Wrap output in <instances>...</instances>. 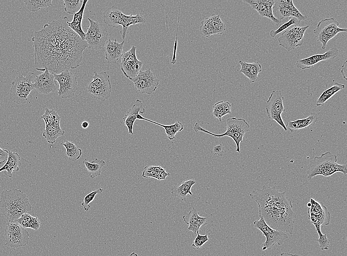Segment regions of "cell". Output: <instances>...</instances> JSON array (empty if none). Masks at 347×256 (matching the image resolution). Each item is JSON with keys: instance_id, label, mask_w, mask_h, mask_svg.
<instances>
[{"instance_id": "e575fe53", "label": "cell", "mask_w": 347, "mask_h": 256, "mask_svg": "<svg viewBox=\"0 0 347 256\" xmlns=\"http://www.w3.org/2000/svg\"><path fill=\"white\" fill-rule=\"evenodd\" d=\"M82 163L85 165L89 175L92 179L96 178L101 175V169L105 164L104 160H99L98 158L95 159L92 162H89L87 159H85L82 161Z\"/></svg>"}, {"instance_id": "7c38bea8", "label": "cell", "mask_w": 347, "mask_h": 256, "mask_svg": "<svg viewBox=\"0 0 347 256\" xmlns=\"http://www.w3.org/2000/svg\"><path fill=\"white\" fill-rule=\"evenodd\" d=\"M5 245L13 248L24 247L29 243V234L17 222H9L4 230Z\"/></svg>"}, {"instance_id": "484cf974", "label": "cell", "mask_w": 347, "mask_h": 256, "mask_svg": "<svg viewBox=\"0 0 347 256\" xmlns=\"http://www.w3.org/2000/svg\"><path fill=\"white\" fill-rule=\"evenodd\" d=\"M123 14L119 8L112 5L104 12L103 21L108 26L118 28Z\"/></svg>"}, {"instance_id": "ee69618b", "label": "cell", "mask_w": 347, "mask_h": 256, "mask_svg": "<svg viewBox=\"0 0 347 256\" xmlns=\"http://www.w3.org/2000/svg\"><path fill=\"white\" fill-rule=\"evenodd\" d=\"M103 192V189L100 188L87 194L84 197L83 201L81 203V206L83 207V209L86 211H88L90 208V203L93 201L97 194L102 193Z\"/></svg>"}, {"instance_id": "836d02e7", "label": "cell", "mask_w": 347, "mask_h": 256, "mask_svg": "<svg viewBox=\"0 0 347 256\" xmlns=\"http://www.w3.org/2000/svg\"><path fill=\"white\" fill-rule=\"evenodd\" d=\"M170 174L160 166H146L144 168L142 176L144 178H154L159 180H165Z\"/></svg>"}, {"instance_id": "cb8c5ba5", "label": "cell", "mask_w": 347, "mask_h": 256, "mask_svg": "<svg viewBox=\"0 0 347 256\" xmlns=\"http://www.w3.org/2000/svg\"><path fill=\"white\" fill-rule=\"evenodd\" d=\"M182 219L185 224H188L187 231H192L197 233L202 226L207 224V218L199 216V212L195 208L190 210L187 215L183 216Z\"/></svg>"}, {"instance_id": "603a6c76", "label": "cell", "mask_w": 347, "mask_h": 256, "mask_svg": "<svg viewBox=\"0 0 347 256\" xmlns=\"http://www.w3.org/2000/svg\"><path fill=\"white\" fill-rule=\"evenodd\" d=\"M124 41L120 43L116 39H108L104 47L105 58L109 64H115L122 55Z\"/></svg>"}, {"instance_id": "db71d44e", "label": "cell", "mask_w": 347, "mask_h": 256, "mask_svg": "<svg viewBox=\"0 0 347 256\" xmlns=\"http://www.w3.org/2000/svg\"><path fill=\"white\" fill-rule=\"evenodd\" d=\"M128 256H138V255L135 252H132Z\"/></svg>"}, {"instance_id": "b9f144b4", "label": "cell", "mask_w": 347, "mask_h": 256, "mask_svg": "<svg viewBox=\"0 0 347 256\" xmlns=\"http://www.w3.org/2000/svg\"><path fill=\"white\" fill-rule=\"evenodd\" d=\"M83 1V0H64L63 3L65 6L64 10L69 14L73 15L80 10L82 5Z\"/></svg>"}, {"instance_id": "7dc6e473", "label": "cell", "mask_w": 347, "mask_h": 256, "mask_svg": "<svg viewBox=\"0 0 347 256\" xmlns=\"http://www.w3.org/2000/svg\"><path fill=\"white\" fill-rule=\"evenodd\" d=\"M213 152L215 155L222 156L224 153V147L222 145L220 144L215 146L213 148Z\"/></svg>"}, {"instance_id": "f35d334b", "label": "cell", "mask_w": 347, "mask_h": 256, "mask_svg": "<svg viewBox=\"0 0 347 256\" xmlns=\"http://www.w3.org/2000/svg\"><path fill=\"white\" fill-rule=\"evenodd\" d=\"M23 227L31 228L37 230L40 227V221L37 217H34L28 213H25L16 220Z\"/></svg>"}, {"instance_id": "ffe728a7", "label": "cell", "mask_w": 347, "mask_h": 256, "mask_svg": "<svg viewBox=\"0 0 347 256\" xmlns=\"http://www.w3.org/2000/svg\"><path fill=\"white\" fill-rule=\"evenodd\" d=\"M226 30V25L219 15L207 17L201 21L199 28L201 34L206 37L214 34H222Z\"/></svg>"}, {"instance_id": "f907efd6", "label": "cell", "mask_w": 347, "mask_h": 256, "mask_svg": "<svg viewBox=\"0 0 347 256\" xmlns=\"http://www.w3.org/2000/svg\"><path fill=\"white\" fill-rule=\"evenodd\" d=\"M341 73L342 74V76L343 78L345 79H347V61H345V62L343 63V64L342 66V69H341Z\"/></svg>"}, {"instance_id": "5bb4252c", "label": "cell", "mask_w": 347, "mask_h": 256, "mask_svg": "<svg viewBox=\"0 0 347 256\" xmlns=\"http://www.w3.org/2000/svg\"><path fill=\"white\" fill-rule=\"evenodd\" d=\"M283 96L280 90L272 91L266 103V112L270 120L275 121L285 131L287 130L281 114L285 111Z\"/></svg>"}, {"instance_id": "3957f363", "label": "cell", "mask_w": 347, "mask_h": 256, "mask_svg": "<svg viewBox=\"0 0 347 256\" xmlns=\"http://www.w3.org/2000/svg\"><path fill=\"white\" fill-rule=\"evenodd\" d=\"M0 209L9 222H13L30 211L32 205L25 193L20 190L14 188L1 192Z\"/></svg>"}, {"instance_id": "ba28073f", "label": "cell", "mask_w": 347, "mask_h": 256, "mask_svg": "<svg viewBox=\"0 0 347 256\" xmlns=\"http://www.w3.org/2000/svg\"><path fill=\"white\" fill-rule=\"evenodd\" d=\"M91 78L93 81L88 85V92L95 99L102 101L107 99L110 96L112 91L109 76L106 71H94V75Z\"/></svg>"}, {"instance_id": "bcb514c9", "label": "cell", "mask_w": 347, "mask_h": 256, "mask_svg": "<svg viewBox=\"0 0 347 256\" xmlns=\"http://www.w3.org/2000/svg\"><path fill=\"white\" fill-rule=\"evenodd\" d=\"M82 155V150L76 147L75 148L67 150L65 156L67 157L69 160L74 162L78 160Z\"/></svg>"}, {"instance_id": "e0dca14e", "label": "cell", "mask_w": 347, "mask_h": 256, "mask_svg": "<svg viewBox=\"0 0 347 256\" xmlns=\"http://www.w3.org/2000/svg\"><path fill=\"white\" fill-rule=\"evenodd\" d=\"M136 51V47L133 46L121 56L120 68L124 76L129 79L135 77L143 65L142 62L137 59Z\"/></svg>"}, {"instance_id": "ac0fdd59", "label": "cell", "mask_w": 347, "mask_h": 256, "mask_svg": "<svg viewBox=\"0 0 347 256\" xmlns=\"http://www.w3.org/2000/svg\"><path fill=\"white\" fill-rule=\"evenodd\" d=\"M273 13L275 17L281 21L289 17H294L300 22L307 18L306 15H303L294 6L291 0H275Z\"/></svg>"}, {"instance_id": "d4e9b609", "label": "cell", "mask_w": 347, "mask_h": 256, "mask_svg": "<svg viewBox=\"0 0 347 256\" xmlns=\"http://www.w3.org/2000/svg\"><path fill=\"white\" fill-rule=\"evenodd\" d=\"M144 113L145 109L143 107L142 101L137 99L135 104L127 111L123 119V122L127 128L129 134H133V126L135 121L137 119V116L139 113L144 114Z\"/></svg>"}, {"instance_id": "7a4b0ae2", "label": "cell", "mask_w": 347, "mask_h": 256, "mask_svg": "<svg viewBox=\"0 0 347 256\" xmlns=\"http://www.w3.org/2000/svg\"><path fill=\"white\" fill-rule=\"evenodd\" d=\"M249 196L258 205L259 217L270 227L292 234L296 214L285 192L263 185L261 189H254Z\"/></svg>"}, {"instance_id": "d590c367", "label": "cell", "mask_w": 347, "mask_h": 256, "mask_svg": "<svg viewBox=\"0 0 347 256\" xmlns=\"http://www.w3.org/2000/svg\"><path fill=\"white\" fill-rule=\"evenodd\" d=\"M344 84L335 82L333 86L324 90L319 96L316 102L317 106H323L325 102L340 90L344 89Z\"/></svg>"}, {"instance_id": "f546056e", "label": "cell", "mask_w": 347, "mask_h": 256, "mask_svg": "<svg viewBox=\"0 0 347 256\" xmlns=\"http://www.w3.org/2000/svg\"><path fill=\"white\" fill-rule=\"evenodd\" d=\"M22 164L20 161V157L17 153L8 151V158L3 166L0 168V172L2 171L7 172V176L11 178L12 173L18 171L20 166Z\"/></svg>"}, {"instance_id": "8992f818", "label": "cell", "mask_w": 347, "mask_h": 256, "mask_svg": "<svg viewBox=\"0 0 347 256\" xmlns=\"http://www.w3.org/2000/svg\"><path fill=\"white\" fill-rule=\"evenodd\" d=\"M195 132L201 131L214 137L228 136L233 139L236 145V151L240 153V143L243 142V137L249 131V125L243 118H229L226 120V130L222 134H214L202 128L198 123L193 127Z\"/></svg>"}, {"instance_id": "9c48e42d", "label": "cell", "mask_w": 347, "mask_h": 256, "mask_svg": "<svg viewBox=\"0 0 347 256\" xmlns=\"http://www.w3.org/2000/svg\"><path fill=\"white\" fill-rule=\"evenodd\" d=\"M339 23L334 18L322 19L317 24L313 32L316 36L318 42L321 43V48H326L328 42L338 33L347 32L346 28L339 27Z\"/></svg>"}, {"instance_id": "ab89813d", "label": "cell", "mask_w": 347, "mask_h": 256, "mask_svg": "<svg viewBox=\"0 0 347 256\" xmlns=\"http://www.w3.org/2000/svg\"><path fill=\"white\" fill-rule=\"evenodd\" d=\"M27 8L32 12H36L41 8L52 6V0H24Z\"/></svg>"}, {"instance_id": "2e32d148", "label": "cell", "mask_w": 347, "mask_h": 256, "mask_svg": "<svg viewBox=\"0 0 347 256\" xmlns=\"http://www.w3.org/2000/svg\"><path fill=\"white\" fill-rule=\"evenodd\" d=\"M55 80L59 87L58 94L62 98H70L74 95L77 90V81L76 75L69 70L59 74H54Z\"/></svg>"}, {"instance_id": "9a60e30c", "label": "cell", "mask_w": 347, "mask_h": 256, "mask_svg": "<svg viewBox=\"0 0 347 256\" xmlns=\"http://www.w3.org/2000/svg\"><path fill=\"white\" fill-rule=\"evenodd\" d=\"M135 86L136 90L142 94H152L157 88L159 79L150 68L140 70L134 78L129 79Z\"/></svg>"}, {"instance_id": "52a82bcc", "label": "cell", "mask_w": 347, "mask_h": 256, "mask_svg": "<svg viewBox=\"0 0 347 256\" xmlns=\"http://www.w3.org/2000/svg\"><path fill=\"white\" fill-rule=\"evenodd\" d=\"M33 80L32 74L25 77L22 75L18 76L12 82L9 95L10 99L18 104L26 103L30 93L35 90Z\"/></svg>"}, {"instance_id": "6da1fadb", "label": "cell", "mask_w": 347, "mask_h": 256, "mask_svg": "<svg viewBox=\"0 0 347 256\" xmlns=\"http://www.w3.org/2000/svg\"><path fill=\"white\" fill-rule=\"evenodd\" d=\"M68 20H54L35 32L32 39L36 70L54 74L79 66L88 44L68 26Z\"/></svg>"}, {"instance_id": "74e56055", "label": "cell", "mask_w": 347, "mask_h": 256, "mask_svg": "<svg viewBox=\"0 0 347 256\" xmlns=\"http://www.w3.org/2000/svg\"><path fill=\"white\" fill-rule=\"evenodd\" d=\"M231 105L228 101H218L213 105L212 114L220 122L224 116L231 113Z\"/></svg>"}, {"instance_id": "30bf717a", "label": "cell", "mask_w": 347, "mask_h": 256, "mask_svg": "<svg viewBox=\"0 0 347 256\" xmlns=\"http://www.w3.org/2000/svg\"><path fill=\"white\" fill-rule=\"evenodd\" d=\"M90 26L85 33V40L88 47L92 50H101L103 48L108 37V31L102 23L88 18Z\"/></svg>"}, {"instance_id": "1f68e13d", "label": "cell", "mask_w": 347, "mask_h": 256, "mask_svg": "<svg viewBox=\"0 0 347 256\" xmlns=\"http://www.w3.org/2000/svg\"><path fill=\"white\" fill-rule=\"evenodd\" d=\"M137 119L142 120L148 121L151 123L159 126L164 128L167 137L170 140H173L175 138V134L179 131H181L183 129V126L182 123L179 121L175 122L174 124L170 125H165L159 124L157 122L153 121L149 119L143 117L141 115L139 114L137 116Z\"/></svg>"}, {"instance_id": "4dcf8cb0", "label": "cell", "mask_w": 347, "mask_h": 256, "mask_svg": "<svg viewBox=\"0 0 347 256\" xmlns=\"http://www.w3.org/2000/svg\"><path fill=\"white\" fill-rule=\"evenodd\" d=\"M196 182L195 180L190 179L183 181L179 186H174L171 191L172 195L173 197L179 198L182 201H186V196L188 194L192 195L190 190Z\"/></svg>"}, {"instance_id": "7bdbcfd3", "label": "cell", "mask_w": 347, "mask_h": 256, "mask_svg": "<svg viewBox=\"0 0 347 256\" xmlns=\"http://www.w3.org/2000/svg\"><path fill=\"white\" fill-rule=\"evenodd\" d=\"M299 23L300 22L296 18L291 17L289 18V20L287 22L284 23L282 25H281L277 30L275 31L273 30H271L269 34L271 37H274L278 34L280 32L283 31H285L289 27H291L292 25L298 26Z\"/></svg>"}, {"instance_id": "8d00e7d4", "label": "cell", "mask_w": 347, "mask_h": 256, "mask_svg": "<svg viewBox=\"0 0 347 256\" xmlns=\"http://www.w3.org/2000/svg\"><path fill=\"white\" fill-rule=\"evenodd\" d=\"M64 133L65 131L61 128L60 126L49 125H46L42 135L48 143L53 144L59 137Z\"/></svg>"}, {"instance_id": "4fadbf2b", "label": "cell", "mask_w": 347, "mask_h": 256, "mask_svg": "<svg viewBox=\"0 0 347 256\" xmlns=\"http://www.w3.org/2000/svg\"><path fill=\"white\" fill-rule=\"evenodd\" d=\"M309 27V25L304 27L294 25L289 27L278 37L279 45L287 51L302 45L304 42L305 32Z\"/></svg>"}, {"instance_id": "60d3db41", "label": "cell", "mask_w": 347, "mask_h": 256, "mask_svg": "<svg viewBox=\"0 0 347 256\" xmlns=\"http://www.w3.org/2000/svg\"><path fill=\"white\" fill-rule=\"evenodd\" d=\"M41 118L44 120L45 126L51 125L60 126V117L54 109L49 110L48 108H46L45 112L41 116Z\"/></svg>"}, {"instance_id": "44dd1931", "label": "cell", "mask_w": 347, "mask_h": 256, "mask_svg": "<svg viewBox=\"0 0 347 256\" xmlns=\"http://www.w3.org/2000/svg\"><path fill=\"white\" fill-rule=\"evenodd\" d=\"M339 54L336 47H332L322 54L311 56L307 58L299 59L296 61V65L302 70L310 68L318 62L335 58Z\"/></svg>"}, {"instance_id": "816d5d0a", "label": "cell", "mask_w": 347, "mask_h": 256, "mask_svg": "<svg viewBox=\"0 0 347 256\" xmlns=\"http://www.w3.org/2000/svg\"><path fill=\"white\" fill-rule=\"evenodd\" d=\"M279 256H301L297 254H290L289 253H282L280 254Z\"/></svg>"}, {"instance_id": "c3c4849f", "label": "cell", "mask_w": 347, "mask_h": 256, "mask_svg": "<svg viewBox=\"0 0 347 256\" xmlns=\"http://www.w3.org/2000/svg\"><path fill=\"white\" fill-rule=\"evenodd\" d=\"M8 151L0 148V164L6 161L8 158Z\"/></svg>"}, {"instance_id": "f5cc1de1", "label": "cell", "mask_w": 347, "mask_h": 256, "mask_svg": "<svg viewBox=\"0 0 347 256\" xmlns=\"http://www.w3.org/2000/svg\"><path fill=\"white\" fill-rule=\"evenodd\" d=\"M89 124L87 121H83L81 124V127L83 129H86L89 127Z\"/></svg>"}, {"instance_id": "4316f807", "label": "cell", "mask_w": 347, "mask_h": 256, "mask_svg": "<svg viewBox=\"0 0 347 256\" xmlns=\"http://www.w3.org/2000/svg\"><path fill=\"white\" fill-rule=\"evenodd\" d=\"M241 65L240 72L254 83L258 79V74L262 71L261 65L258 62L248 63L240 61Z\"/></svg>"}, {"instance_id": "681fc988", "label": "cell", "mask_w": 347, "mask_h": 256, "mask_svg": "<svg viewBox=\"0 0 347 256\" xmlns=\"http://www.w3.org/2000/svg\"><path fill=\"white\" fill-rule=\"evenodd\" d=\"M67 150H69L75 148L77 146L72 142L69 141L67 140L64 141L61 143Z\"/></svg>"}, {"instance_id": "5b68a950", "label": "cell", "mask_w": 347, "mask_h": 256, "mask_svg": "<svg viewBox=\"0 0 347 256\" xmlns=\"http://www.w3.org/2000/svg\"><path fill=\"white\" fill-rule=\"evenodd\" d=\"M308 207V219L312 224L318 235V239L316 240L321 250H327L329 249V239L327 237V234H323L321 231V226L323 225H327L331 220V215L327 207L321 202H318L311 198L310 201L307 203Z\"/></svg>"}, {"instance_id": "8fae6325", "label": "cell", "mask_w": 347, "mask_h": 256, "mask_svg": "<svg viewBox=\"0 0 347 256\" xmlns=\"http://www.w3.org/2000/svg\"><path fill=\"white\" fill-rule=\"evenodd\" d=\"M259 218L253 222V225L261 231L266 238L262 245V251L271 249L275 244L281 245L288 239V235L284 232L272 228L262 217Z\"/></svg>"}, {"instance_id": "7402d4cb", "label": "cell", "mask_w": 347, "mask_h": 256, "mask_svg": "<svg viewBox=\"0 0 347 256\" xmlns=\"http://www.w3.org/2000/svg\"><path fill=\"white\" fill-rule=\"evenodd\" d=\"M243 1L249 4L252 8L256 10L261 16L270 19L277 26L281 23L282 21L275 17L273 13L275 0H244Z\"/></svg>"}, {"instance_id": "f1b7e54d", "label": "cell", "mask_w": 347, "mask_h": 256, "mask_svg": "<svg viewBox=\"0 0 347 256\" xmlns=\"http://www.w3.org/2000/svg\"><path fill=\"white\" fill-rule=\"evenodd\" d=\"M87 2L88 0H83L80 10L73 14L72 21L70 22L68 21L67 23L68 26L77 33L83 40H85V33L82 30L81 23L84 11Z\"/></svg>"}, {"instance_id": "277c9868", "label": "cell", "mask_w": 347, "mask_h": 256, "mask_svg": "<svg viewBox=\"0 0 347 256\" xmlns=\"http://www.w3.org/2000/svg\"><path fill=\"white\" fill-rule=\"evenodd\" d=\"M338 172L346 176L347 165L338 164L337 156L327 151L310 160L307 168V177L311 179L317 175L329 177Z\"/></svg>"}, {"instance_id": "d6986e66", "label": "cell", "mask_w": 347, "mask_h": 256, "mask_svg": "<svg viewBox=\"0 0 347 256\" xmlns=\"http://www.w3.org/2000/svg\"><path fill=\"white\" fill-rule=\"evenodd\" d=\"M33 84L35 90L40 94L47 95L58 90L54 74L47 69L42 73L35 76Z\"/></svg>"}, {"instance_id": "83f0119b", "label": "cell", "mask_w": 347, "mask_h": 256, "mask_svg": "<svg viewBox=\"0 0 347 256\" xmlns=\"http://www.w3.org/2000/svg\"><path fill=\"white\" fill-rule=\"evenodd\" d=\"M145 22V19L139 12L136 15H133L132 14L129 15L123 14L119 24L120 26L122 27L120 31L122 38L123 39L125 38L127 31L130 26L137 24H143Z\"/></svg>"}, {"instance_id": "f6af8a7d", "label": "cell", "mask_w": 347, "mask_h": 256, "mask_svg": "<svg viewBox=\"0 0 347 256\" xmlns=\"http://www.w3.org/2000/svg\"><path fill=\"white\" fill-rule=\"evenodd\" d=\"M197 236L195 238L191 245L193 248L199 249L209 240V238L207 234L204 235H201L199 234L198 231L197 232Z\"/></svg>"}, {"instance_id": "d6a6232c", "label": "cell", "mask_w": 347, "mask_h": 256, "mask_svg": "<svg viewBox=\"0 0 347 256\" xmlns=\"http://www.w3.org/2000/svg\"><path fill=\"white\" fill-rule=\"evenodd\" d=\"M317 121L316 115L311 114L306 118L295 121H288L285 125L287 130L291 131L307 128L315 123Z\"/></svg>"}]
</instances>
